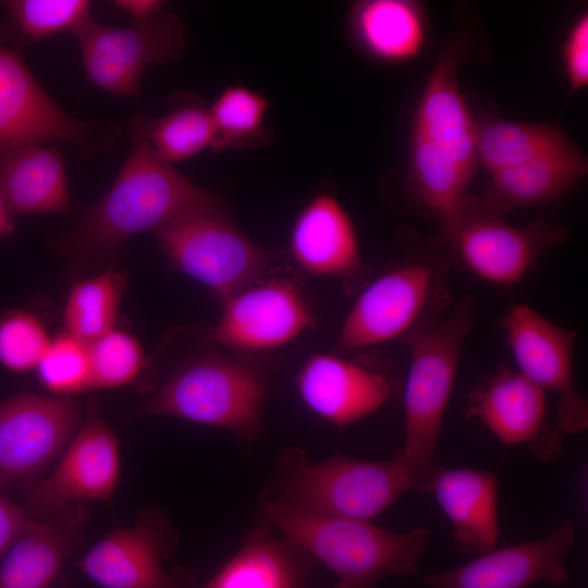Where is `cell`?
<instances>
[{
    "instance_id": "cell-1",
    "label": "cell",
    "mask_w": 588,
    "mask_h": 588,
    "mask_svg": "<svg viewBox=\"0 0 588 588\" xmlns=\"http://www.w3.org/2000/svg\"><path fill=\"white\" fill-rule=\"evenodd\" d=\"M465 57L462 38L446 44L427 77L412 120L407 182L415 199L436 218L467 195L479 167L476 118L458 84Z\"/></svg>"
},
{
    "instance_id": "cell-2",
    "label": "cell",
    "mask_w": 588,
    "mask_h": 588,
    "mask_svg": "<svg viewBox=\"0 0 588 588\" xmlns=\"http://www.w3.org/2000/svg\"><path fill=\"white\" fill-rule=\"evenodd\" d=\"M213 197L161 160L145 140L133 137L113 184L82 216L65 252L82 261L107 258L127 238L155 232Z\"/></svg>"
},
{
    "instance_id": "cell-3",
    "label": "cell",
    "mask_w": 588,
    "mask_h": 588,
    "mask_svg": "<svg viewBox=\"0 0 588 588\" xmlns=\"http://www.w3.org/2000/svg\"><path fill=\"white\" fill-rule=\"evenodd\" d=\"M262 520L284 538L320 560L336 576L334 588H373L389 576L416 574L430 531L418 527L393 532L367 520L316 514L266 499Z\"/></svg>"
},
{
    "instance_id": "cell-4",
    "label": "cell",
    "mask_w": 588,
    "mask_h": 588,
    "mask_svg": "<svg viewBox=\"0 0 588 588\" xmlns=\"http://www.w3.org/2000/svg\"><path fill=\"white\" fill-rule=\"evenodd\" d=\"M474 324L473 301H460L442 320L416 335L404 390L405 432L394 456L412 490L426 493L437 473V445L464 343Z\"/></svg>"
},
{
    "instance_id": "cell-5",
    "label": "cell",
    "mask_w": 588,
    "mask_h": 588,
    "mask_svg": "<svg viewBox=\"0 0 588 588\" xmlns=\"http://www.w3.org/2000/svg\"><path fill=\"white\" fill-rule=\"evenodd\" d=\"M274 498L307 512L369 520L412 490L409 476L394 456L373 462L334 455L310 463L296 449L282 453Z\"/></svg>"
},
{
    "instance_id": "cell-6",
    "label": "cell",
    "mask_w": 588,
    "mask_h": 588,
    "mask_svg": "<svg viewBox=\"0 0 588 588\" xmlns=\"http://www.w3.org/2000/svg\"><path fill=\"white\" fill-rule=\"evenodd\" d=\"M261 373L244 362L204 355L181 366L133 416H169L226 429L250 440L266 400Z\"/></svg>"
},
{
    "instance_id": "cell-7",
    "label": "cell",
    "mask_w": 588,
    "mask_h": 588,
    "mask_svg": "<svg viewBox=\"0 0 588 588\" xmlns=\"http://www.w3.org/2000/svg\"><path fill=\"white\" fill-rule=\"evenodd\" d=\"M155 236L173 270L223 301L259 281L270 262L268 252L235 225L216 197L175 217Z\"/></svg>"
},
{
    "instance_id": "cell-8",
    "label": "cell",
    "mask_w": 588,
    "mask_h": 588,
    "mask_svg": "<svg viewBox=\"0 0 588 588\" xmlns=\"http://www.w3.org/2000/svg\"><path fill=\"white\" fill-rule=\"evenodd\" d=\"M444 265L416 258L372 280L342 323L334 351L342 353L402 338L411 341L432 327L445 307Z\"/></svg>"
},
{
    "instance_id": "cell-9",
    "label": "cell",
    "mask_w": 588,
    "mask_h": 588,
    "mask_svg": "<svg viewBox=\"0 0 588 588\" xmlns=\"http://www.w3.org/2000/svg\"><path fill=\"white\" fill-rule=\"evenodd\" d=\"M437 220L444 242L471 272L504 286L523 280L548 249L567 237L564 226L546 220L511 225L480 196L466 195Z\"/></svg>"
},
{
    "instance_id": "cell-10",
    "label": "cell",
    "mask_w": 588,
    "mask_h": 588,
    "mask_svg": "<svg viewBox=\"0 0 588 588\" xmlns=\"http://www.w3.org/2000/svg\"><path fill=\"white\" fill-rule=\"evenodd\" d=\"M87 81L110 94H139L148 65L180 58L186 32L177 15L163 12L138 26L115 27L89 17L75 33Z\"/></svg>"
},
{
    "instance_id": "cell-11",
    "label": "cell",
    "mask_w": 588,
    "mask_h": 588,
    "mask_svg": "<svg viewBox=\"0 0 588 588\" xmlns=\"http://www.w3.org/2000/svg\"><path fill=\"white\" fill-rule=\"evenodd\" d=\"M502 326L517 371L544 392L559 396V430H587L588 403L574 381L576 332L553 323L527 304L513 305L502 318Z\"/></svg>"
},
{
    "instance_id": "cell-12",
    "label": "cell",
    "mask_w": 588,
    "mask_h": 588,
    "mask_svg": "<svg viewBox=\"0 0 588 588\" xmlns=\"http://www.w3.org/2000/svg\"><path fill=\"white\" fill-rule=\"evenodd\" d=\"M10 30L0 26V146L107 144L111 137L108 127L73 118L49 96L20 53L7 44Z\"/></svg>"
},
{
    "instance_id": "cell-13",
    "label": "cell",
    "mask_w": 588,
    "mask_h": 588,
    "mask_svg": "<svg viewBox=\"0 0 588 588\" xmlns=\"http://www.w3.org/2000/svg\"><path fill=\"white\" fill-rule=\"evenodd\" d=\"M81 422L73 397L19 393L0 403V490L36 477L62 451Z\"/></svg>"
},
{
    "instance_id": "cell-14",
    "label": "cell",
    "mask_w": 588,
    "mask_h": 588,
    "mask_svg": "<svg viewBox=\"0 0 588 588\" xmlns=\"http://www.w3.org/2000/svg\"><path fill=\"white\" fill-rule=\"evenodd\" d=\"M119 478V440L89 401L82 425L56 468L30 489L27 504L46 515L87 501L110 504Z\"/></svg>"
},
{
    "instance_id": "cell-15",
    "label": "cell",
    "mask_w": 588,
    "mask_h": 588,
    "mask_svg": "<svg viewBox=\"0 0 588 588\" xmlns=\"http://www.w3.org/2000/svg\"><path fill=\"white\" fill-rule=\"evenodd\" d=\"M316 326L301 289L286 279L257 281L223 301L209 338L237 351H266L285 345Z\"/></svg>"
},
{
    "instance_id": "cell-16",
    "label": "cell",
    "mask_w": 588,
    "mask_h": 588,
    "mask_svg": "<svg viewBox=\"0 0 588 588\" xmlns=\"http://www.w3.org/2000/svg\"><path fill=\"white\" fill-rule=\"evenodd\" d=\"M576 539L574 523L562 519L546 536L494 549L466 564L422 576L429 588H526L537 583L553 586L569 577L566 556Z\"/></svg>"
},
{
    "instance_id": "cell-17",
    "label": "cell",
    "mask_w": 588,
    "mask_h": 588,
    "mask_svg": "<svg viewBox=\"0 0 588 588\" xmlns=\"http://www.w3.org/2000/svg\"><path fill=\"white\" fill-rule=\"evenodd\" d=\"M464 416L476 418L503 444L526 445L539 460L562 450L560 430L546 422V392L519 371L501 368L479 382Z\"/></svg>"
},
{
    "instance_id": "cell-18",
    "label": "cell",
    "mask_w": 588,
    "mask_h": 588,
    "mask_svg": "<svg viewBox=\"0 0 588 588\" xmlns=\"http://www.w3.org/2000/svg\"><path fill=\"white\" fill-rule=\"evenodd\" d=\"M157 513L144 512L132 527H118L95 543L78 567L102 588H182L161 560L170 535Z\"/></svg>"
},
{
    "instance_id": "cell-19",
    "label": "cell",
    "mask_w": 588,
    "mask_h": 588,
    "mask_svg": "<svg viewBox=\"0 0 588 588\" xmlns=\"http://www.w3.org/2000/svg\"><path fill=\"white\" fill-rule=\"evenodd\" d=\"M295 382L304 404L338 427L372 414L392 394V382L385 373L333 354L310 355Z\"/></svg>"
},
{
    "instance_id": "cell-20",
    "label": "cell",
    "mask_w": 588,
    "mask_h": 588,
    "mask_svg": "<svg viewBox=\"0 0 588 588\" xmlns=\"http://www.w3.org/2000/svg\"><path fill=\"white\" fill-rule=\"evenodd\" d=\"M289 246L294 261L313 277L358 278L365 270L354 223L339 199L314 196L297 215Z\"/></svg>"
},
{
    "instance_id": "cell-21",
    "label": "cell",
    "mask_w": 588,
    "mask_h": 588,
    "mask_svg": "<svg viewBox=\"0 0 588 588\" xmlns=\"http://www.w3.org/2000/svg\"><path fill=\"white\" fill-rule=\"evenodd\" d=\"M498 476L474 468L441 469L430 492L450 520L453 542L460 552L483 554L497 549Z\"/></svg>"
},
{
    "instance_id": "cell-22",
    "label": "cell",
    "mask_w": 588,
    "mask_h": 588,
    "mask_svg": "<svg viewBox=\"0 0 588 588\" xmlns=\"http://www.w3.org/2000/svg\"><path fill=\"white\" fill-rule=\"evenodd\" d=\"M86 512L69 505L34 524L7 551L0 588H50L66 559L81 544Z\"/></svg>"
},
{
    "instance_id": "cell-23",
    "label": "cell",
    "mask_w": 588,
    "mask_h": 588,
    "mask_svg": "<svg viewBox=\"0 0 588 588\" xmlns=\"http://www.w3.org/2000/svg\"><path fill=\"white\" fill-rule=\"evenodd\" d=\"M0 196L14 217L71 209L66 171L53 144L0 146Z\"/></svg>"
},
{
    "instance_id": "cell-24",
    "label": "cell",
    "mask_w": 588,
    "mask_h": 588,
    "mask_svg": "<svg viewBox=\"0 0 588 588\" xmlns=\"http://www.w3.org/2000/svg\"><path fill=\"white\" fill-rule=\"evenodd\" d=\"M356 46L384 63H404L422 54L430 36L425 5L415 0H362L348 14Z\"/></svg>"
},
{
    "instance_id": "cell-25",
    "label": "cell",
    "mask_w": 588,
    "mask_h": 588,
    "mask_svg": "<svg viewBox=\"0 0 588 588\" xmlns=\"http://www.w3.org/2000/svg\"><path fill=\"white\" fill-rule=\"evenodd\" d=\"M587 171L586 156L573 144L491 174L480 198L491 209L505 215L556 199Z\"/></svg>"
},
{
    "instance_id": "cell-26",
    "label": "cell",
    "mask_w": 588,
    "mask_h": 588,
    "mask_svg": "<svg viewBox=\"0 0 588 588\" xmlns=\"http://www.w3.org/2000/svg\"><path fill=\"white\" fill-rule=\"evenodd\" d=\"M304 551L277 540L264 527L252 531L243 548L200 588H303L310 573Z\"/></svg>"
},
{
    "instance_id": "cell-27",
    "label": "cell",
    "mask_w": 588,
    "mask_h": 588,
    "mask_svg": "<svg viewBox=\"0 0 588 588\" xmlns=\"http://www.w3.org/2000/svg\"><path fill=\"white\" fill-rule=\"evenodd\" d=\"M477 158L490 175L575 144L554 122L527 123L476 118Z\"/></svg>"
},
{
    "instance_id": "cell-28",
    "label": "cell",
    "mask_w": 588,
    "mask_h": 588,
    "mask_svg": "<svg viewBox=\"0 0 588 588\" xmlns=\"http://www.w3.org/2000/svg\"><path fill=\"white\" fill-rule=\"evenodd\" d=\"M133 137L142 138L164 162L173 164L211 148L215 130L209 109L192 95L179 96L158 118L144 114L130 124Z\"/></svg>"
},
{
    "instance_id": "cell-29",
    "label": "cell",
    "mask_w": 588,
    "mask_h": 588,
    "mask_svg": "<svg viewBox=\"0 0 588 588\" xmlns=\"http://www.w3.org/2000/svg\"><path fill=\"white\" fill-rule=\"evenodd\" d=\"M126 285V277L113 268L76 282L64 305L63 332L89 344L113 330Z\"/></svg>"
},
{
    "instance_id": "cell-30",
    "label": "cell",
    "mask_w": 588,
    "mask_h": 588,
    "mask_svg": "<svg viewBox=\"0 0 588 588\" xmlns=\"http://www.w3.org/2000/svg\"><path fill=\"white\" fill-rule=\"evenodd\" d=\"M268 109V98L258 90L243 85L224 88L209 108L215 130L211 149L219 152L267 143Z\"/></svg>"
},
{
    "instance_id": "cell-31",
    "label": "cell",
    "mask_w": 588,
    "mask_h": 588,
    "mask_svg": "<svg viewBox=\"0 0 588 588\" xmlns=\"http://www.w3.org/2000/svg\"><path fill=\"white\" fill-rule=\"evenodd\" d=\"M89 389H115L134 382L142 373L146 356L139 341L114 328L87 344Z\"/></svg>"
},
{
    "instance_id": "cell-32",
    "label": "cell",
    "mask_w": 588,
    "mask_h": 588,
    "mask_svg": "<svg viewBox=\"0 0 588 588\" xmlns=\"http://www.w3.org/2000/svg\"><path fill=\"white\" fill-rule=\"evenodd\" d=\"M14 27L29 40L75 33L89 17L87 0H8L0 2Z\"/></svg>"
},
{
    "instance_id": "cell-33",
    "label": "cell",
    "mask_w": 588,
    "mask_h": 588,
    "mask_svg": "<svg viewBox=\"0 0 588 588\" xmlns=\"http://www.w3.org/2000/svg\"><path fill=\"white\" fill-rule=\"evenodd\" d=\"M34 370L52 395L73 397L89 390L87 344L63 332L51 339Z\"/></svg>"
},
{
    "instance_id": "cell-34",
    "label": "cell",
    "mask_w": 588,
    "mask_h": 588,
    "mask_svg": "<svg viewBox=\"0 0 588 588\" xmlns=\"http://www.w3.org/2000/svg\"><path fill=\"white\" fill-rule=\"evenodd\" d=\"M51 339L42 322L24 310L0 318V364L12 372L35 369Z\"/></svg>"
},
{
    "instance_id": "cell-35",
    "label": "cell",
    "mask_w": 588,
    "mask_h": 588,
    "mask_svg": "<svg viewBox=\"0 0 588 588\" xmlns=\"http://www.w3.org/2000/svg\"><path fill=\"white\" fill-rule=\"evenodd\" d=\"M561 62L572 93L588 85V13L580 12L566 30L561 45Z\"/></svg>"
},
{
    "instance_id": "cell-36",
    "label": "cell",
    "mask_w": 588,
    "mask_h": 588,
    "mask_svg": "<svg viewBox=\"0 0 588 588\" xmlns=\"http://www.w3.org/2000/svg\"><path fill=\"white\" fill-rule=\"evenodd\" d=\"M23 510L0 492V556L34 524Z\"/></svg>"
},
{
    "instance_id": "cell-37",
    "label": "cell",
    "mask_w": 588,
    "mask_h": 588,
    "mask_svg": "<svg viewBox=\"0 0 588 588\" xmlns=\"http://www.w3.org/2000/svg\"><path fill=\"white\" fill-rule=\"evenodd\" d=\"M113 4L127 13L133 26L145 25L159 15L163 9V2L159 0H118Z\"/></svg>"
},
{
    "instance_id": "cell-38",
    "label": "cell",
    "mask_w": 588,
    "mask_h": 588,
    "mask_svg": "<svg viewBox=\"0 0 588 588\" xmlns=\"http://www.w3.org/2000/svg\"><path fill=\"white\" fill-rule=\"evenodd\" d=\"M13 231V216L9 212L0 196V238L12 234Z\"/></svg>"
}]
</instances>
